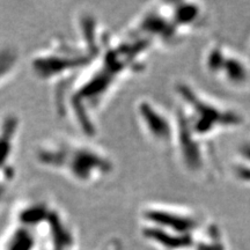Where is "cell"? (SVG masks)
<instances>
[{"mask_svg": "<svg viewBox=\"0 0 250 250\" xmlns=\"http://www.w3.org/2000/svg\"><path fill=\"white\" fill-rule=\"evenodd\" d=\"M36 160L49 169L65 174L79 184L98 183L111 174L114 164L107 153L85 142L55 138L36 148Z\"/></svg>", "mask_w": 250, "mask_h": 250, "instance_id": "1", "label": "cell"}, {"mask_svg": "<svg viewBox=\"0 0 250 250\" xmlns=\"http://www.w3.org/2000/svg\"><path fill=\"white\" fill-rule=\"evenodd\" d=\"M175 90L181 101L177 112L198 138L208 142L217 134L237 129L245 123L240 110L206 96L189 83H179Z\"/></svg>", "mask_w": 250, "mask_h": 250, "instance_id": "2", "label": "cell"}, {"mask_svg": "<svg viewBox=\"0 0 250 250\" xmlns=\"http://www.w3.org/2000/svg\"><path fill=\"white\" fill-rule=\"evenodd\" d=\"M203 64L206 72L227 88L250 89V61L223 43H212L205 50Z\"/></svg>", "mask_w": 250, "mask_h": 250, "instance_id": "3", "label": "cell"}, {"mask_svg": "<svg viewBox=\"0 0 250 250\" xmlns=\"http://www.w3.org/2000/svg\"><path fill=\"white\" fill-rule=\"evenodd\" d=\"M92 55H94L93 52H90L86 46L72 48L70 45H54L34 56L31 67L36 77L52 79L55 77L65 76V73L89 64L92 62Z\"/></svg>", "mask_w": 250, "mask_h": 250, "instance_id": "4", "label": "cell"}, {"mask_svg": "<svg viewBox=\"0 0 250 250\" xmlns=\"http://www.w3.org/2000/svg\"><path fill=\"white\" fill-rule=\"evenodd\" d=\"M136 117L147 138L161 147H174L176 139V116H171L161 105L151 99L138 100Z\"/></svg>", "mask_w": 250, "mask_h": 250, "instance_id": "5", "label": "cell"}, {"mask_svg": "<svg viewBox=\"0 0 250 250\" xmlns=\"http://www.w3.org/2000/svg\"><path fill=\"white\" fill-rule=\"evenodd\" d=\"M175 116L177 122V130L173 148L179 155L181 165L188 173L196 176L210 174L213 170L212 167L213 158L208 149V142L196 137L189 130L179 112Z\"/></svg>", "mask_w": 250, "mask_h": 250, "instance_id": "6", "label": "cell"}, {"mask_svg": "<svg viewBox=\"0 0 250 250\" xmlns=\"http://www.w3.org/2000/svg\"><path fill=\"white\" fill-rule=\"evenodd\" d=\"M198 212L180 206L152 204L142 210L146 223L166 227L173 233H190L204 226L205 219Z\"/></svg>", "mask_w": 250, "mask_h": 250, "instance_id": "7", "label": "cell"}, {"mask_svg": "<svg viewBox=\"0 0 250 250\" xmlns=\"http://www.w3.org/2000/svg\"><path fill=\"white\" fill-rule=\"evenodd\" d=\"M171 21L182 35L197 30L204 26L206 21V9L199 2L177 1L164 4Z\"/></svg>", "mask_w": 250, "mask_h": 250, "instance_id": "8", "label": "cell"}, {"mask_svg": "<svg viewBox=\"0 0 250 250\" xmlns=\"http://www.w3.org/2000/svg\"><path fill=\"white\" fill-rule=\"evenodd\" d=\"M18 129L19 120L13 115H7L0 122V175L8 180L11 176V159Z\"/></svg>", "mask_w": 250, "mask_h": 250, "instance_id": "9", "label": "cell"}, {"mask_svg": "<svg viewBox=\"0 0 250 250\" xmlns=\"http://www.w3.org/2000/svg\"><path fill=\"white\" fill-rule=\"evenodd\" d=\"M230 173L237 182L250 187V142H245L234 152Z\"/></svg>", "mask_w": 250, "mask_h": 250, "instance_id": "10", "label": "cell"}, {"mask_svg": "<svg viewBox=\"0 0 250 250\" xmlns=\"http://www.w3.org/2000/svg\"><path fill=\"white\" fill-rule=\"evenodd\" d=\"M54 208L42 201H30L17 210L18 220L23 225H35L49 219Z\"/></svg>", "mask_w": 250, "mask_h": 250, "instance_id": "11", "label": "cell"}, {"mask_svg": "<svg viewBox=\"0 0 250 250\" xmlns=\"http://www.w3.org/2000/svg\"><path fill=\"white\" fill-rule=\"evenodd\" d=\"M19 62L20 56L17 50L8 45H0V87L11 79Z\"/></svg>", "mask_w": 250, "mask_h": 250, "instance_id": "12", "label": "cell"}, {"mask_svg": "<svg viewBox=\"0 0 250 250\" xmlns=\"http://www.w3.org/2000/svg\"><path fill=\"white\" fill-rule=\"evenodd\" d=\"M8 181V179H6V177L0 175V205L5 202L6 197H7L9 192Z\"/></svg>", "mask_w": 250, "mask_h": 250, "instance_id": "13", "label": "cell"}, {"mask_svg": "<svg viewBox=\"0 0 250 250\" xmlns=\"http://www.w3.org/2000/svg\"><path fill=\"white\" fill-rule=\"evenodd\" d=\"M247 57H248V59L250 61V43H249V48H248V54H247Z\"/></svg>", "mask_w": 250, "mask_h": 250, "instance_id": "14", "label": "cell"}]
</instances>
